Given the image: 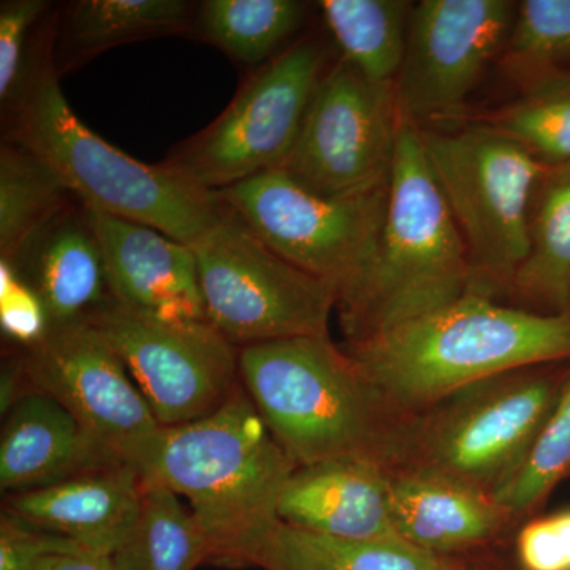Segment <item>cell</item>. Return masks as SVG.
Wrapping results in <instances>:
<instances>
[{
  "label": "cell",
  "instance_id": "cell-1",
  "mask_svg": "<svg viewBox=\"0 0 570 570\" xmlns=\"http://www.w3.org/2000/svg\"><path fill=\"white\" fill-rule=\"evenodd\" d=\"M142 485L189 501L209 564L247 568L276 527L277 502L295 463L281 449L245 387L219 411L160 426L129 461Z\"/></svg>",
  "mask_w": 570,
  "mask_h": 570
},
{
  "label": "cell",
  "instance_id": "cell-2",
  "mask_svg": "<svg viewBox=\"0 0 570 570\" xmlns=\"http://www.w3.org/2000/svg\"><path fill=\"white\" fill-rule=\"evenodd\" d=\"M344 348L390 406L414 417L469 385L570 358V309L538 313L469 292Z\"/></svg>",
  "mask_w": 570,
  "mask_h": 570
},
{
  "label": "cell",
  "instance_id": "cell-3",
  "mask_svg": "<svg viewBox=\"0 0 570 570\" xmlns=\"http://www.w3.org/2000/svg\"><path fill=\"white\" fill-rule=\"evenodd\" d=\"M239 376L295 466L362 460L393 471L409 419L330 335L239 348Z\"/></svg>",
  "mask_w": 570,
  "mask_h": 570
},
{
  "label": "cell",
  "instance_id": "cell-4",
  "mask_svg": "<svg viewBox=\"0 0 570 570\" xmlns=\"http://www.w3.org/2000/svg\"><path fill=\"white\" fill-rule=\"evenodd\" d=\"M55 24L45 37L31 78L9 111L11 140L39 156L80 204L148 225L194 247L212 232L227 205L165 165H148L102 140L75 115L59 85Z\"/></svg>",
  "mask_w": 570,
  "mask_h": 570
},
{
  "label": "cell",
  "instance_id": "cell-5",
  "mask_svg": "<svg viewBox=\"0 0 570 570\" xmlns=\"http://www.w3.org/2000/svg\"><path fill=\"white\" fill-rule=\"evenodd\" d=\"M472 291L468 247L431 171L417 127L401 122L376 250L337 298L347 344L362 343Z\"/></svg>",
  "mask_w": 570,
  "mask_h": 570
},
{
  "label": "cell",
  "instance_id": "cell-6",
  "mask_svg": "<svg viewBox=\"0 0 570 570\" xmlns=\"http://www.w3.org/2000/svg\"><path fill=\"white\" fill-rule=\"evenodd\" d=\"M423 153L459 225L474 294L510 288L528 255L535 193L549 168L491 126L417 127Z\"/></svg>",
  "mask_w": 570,
  "mask_h": 570
},
{
  "label": "cell",
  "instance_id": "cell-7",
  "mask_svg": "<svg viewBox=\"0 0 570 570\" xmlns=\"http://www.w3.org/2000/svg\"><path fill=\"white\" fill-rule=\"evenodd\" d=\"M566 377L542 366L487 379L409 419L396 469L497 494L530 455Z\"/></svg>",
  "mask_w": 570,
  "mask_h": 570
},
{
  "label": "cell",
  "instance_id": "cell-8",
  "mask_svg": "<svg viewBox=\"0 0 570 570\" xmlns=\"http://www.w3.org/2000/svg\"><path fill=\"white\" fill-rule=\"evenodd\" d=\"M326 70L321 41L307 36L288 45L250 71L227 108L163 165L206 190L281 170Z\"/></svg>",
  "mask_w": 570,
  "mask_h": 570
},
{
  "label": "cell",
  "instance_id": "cell-9",
  "mask_svg": "<svg viewBox=\"0 0 570 570\" xmlns=\"http://www.w3.org/2000/svg\"><path fill=\"white\" fill-rule=\"evenodd\" d=\"M193 249L206 317L234 346L328 335L335 288L273 253L230 209Z\"/></svg>",
  "mask_w": 570,
  "mask_h": 570
},
{
  "label": "cell",
  "instance_id": "cell-10",
  "mask_svg": "<svg viewBox=\"0 0 570 570\" xmlns=\"http://www.w3.org/2000/svg\"><path fill=\"white\" fill-rule=\"evenodd\" d=\"M214 193L273 253L332 285L337 298L370 264L389 202V187L360 197H322L283 170Z\"/></svg>",
  "mask_w": 570,
  "mask_h": 570
},
{
  "label": "cell",
  "instance_id": "cell-11",
  "mask_svg": "<svg viewBox=\"0 0 570 570\" xmlns=\"http://www.w3.org/2000/svg\"><path fill=\"white\" fill-rule=\"evenodd\" d=\"M401 122L395 82L367 80L340 58L322 78L281 170L322 197L377 193L389 187Z\"/></svg>",
  "mask_w": 570,
  "mask_h": 570
},
{
  "label": "cell",
  "instance_id": "cell-12",
  "mask_svg": "<svg viewBox=\"0 0 570 570\" xmlns=\"http://www.w3.org/2000/svg\"><path fill=\"white\" fill-rule=\"evenodd\" d=\"M160 426L208 417L242 387L239 348L209 322L163 321L111 302L89 318Z\"/></svg>",
  "mask_w": 570,
  "mask_h": 570
},
{
  "label": "cell",
  "instance_id": "cell-13",
  "mask_svg": "<svg viewBox=\"0 0 570 570\" xmlns=\"http://www.w3.org/2000/svg\"><path fill=\"white\" fill-rule=\"evenodd\" d=\"M517 3L422 0L395 80L401 119L415 127L461 110L508 43Z\"/></svg>",
  "mask_w": 570,
  "mask_h": 570
},
{
  "label": "cell",
  "instance_id": "cell-14",
  "mask_svg": "<svg viewBox=\"0 0 570 570\" xmlns=\"http://www.w3.org/2000/svg\"><path fill=\"white\" fill-rule=\"evenodd\" d=\"M18 348L32 390L56 397L124 463L159 430L121 358L88 322L52 328L37 346Z\"/></svg>",
  "mask_w": 570,
  "mask_h": 570
},
{
  "label": "cell",
  "instance_id": "cell-15",
  "mask_svg": "<svg viewBox=\"0 0 570 570\" xmlns=\"http://www.w3.org/2000/svg\"><path fill=\"white\" fill-rule=\"evenodd\" d=\"M85 209L116 303L163 321L208 322L193 247L148 225Z\"/></svg>",
  "mask_w": 570,
  "mask_h": 570
},
{
  "label": "cell",
  "instance_id": "cell-16",
  "mask_svg": "<svg viewBox=\"0 0 570 570\" xmlns=\"http://www.w3.org/2000/svg\"><path fill=\"white\" fill-rule=\"evenodd\" d=\"M142 491L140 475L124 463L45 489L7 494L2 515L111 557L140 515Z\"/></svg>",
  "mask_w": 570,
  "mask_h": 570
},
{
  "label": "cell",
  "instance_id": "cell-17",
  "mask_svg": "<svg viewBox=\"0 0 570 570\" xmlns=\"http://www.w3.org/2000/svg\"><path fill=\"white\" fill-rule=\"evenodd\" d=\"M277 517L299 530L351 540L401 539L392 519L390 471L371 461L326 460L288 475Z\"/></svg>",
  "mask_w": 570,
  "mask_h": 570
},
{
  "label": "cell",
  "instance_id": "cell-18",
  "mask_svg": "<svg viewBox=\"0 0 570 570\" xmlns=\"http://www.w3.org/2000/svg\"><path fill=\"white\" fill-rule=\"evenodd\" d=\"M3 417L0 438L3 493L45 489L86 472L124 464L69 409L47 393L33 390Z\"/></svg>",
  "mask_w": 570,
  "mask_h": 570
},
{
  "label": "cell",
  "instance_id": "cell-19",
  "mask_svg": "<svg viewBox=\"0 0 570 570\" xmlns=\"http://www.w3.org/2000/svg\"><path fill=\"white\" fill-rule=\"evenodd\" d=\"M9 264L40 296L51 330L85 324L115 302L102 247L78 200L37 232Z\"/></svg>",
  "mask_w": 570,
  "mask_h": 570
},
{
  "label": "cell",
  "instance_id": "cell-20",
  "mask_svg": "<svg viewBox=\"0 0 570 570\" xmlns=\"http://www.w3.org/2000/svg\"><path fill=\"white\" fill-rule=\"evenodd\" d=\"M390 504L397 535L438 557L489 542L515 519L493 494L409 469L390 471Z\"/></svg>",
  "mask_w": 570,
  "mask_h": 570
},
{
  "label": "cell",
  "instance_id": "cell-21",
  "mask_svg": "<svg viewBox=\"0 0 570 570\" xmlns=\"http://www.w3.org/2000/svg\"><path fill=\"white\" fill-rule=\"evenodd\" d=\"M195 11L186 0L71 2L55 28L56 69L61 75L121 45L193 32Z\"/></svg>",
  "mask_w": 570,
  "mask_h": 570
},
{
  "label": "cell",
  "instance_id": "cell-22",
  "mask_svg": "<svg viewBox=\"0 0 570 570\" xmlns=\"http://www.w3.org/2000/svg\"><path fill=\"white\" fill-rule=\"evenodd\" d=\"M509 291L538 313L570 309V165L549 168L539 184L530 247Z\"/></svg>",
  "mask_w": 570,
  "mask_h": 570
},
{
  "label": "cell",
  "instance_id": "cell-23",
  "mask_svg": "<svg viewBox=\"0 0 570 570\" xmlns=\"http://www.w3.org/2000/svg\"><path fill=\"white\" fill-rule=\"evenodd\" d=\"M264 570H456L444 558L403 539L332 538L277 521L255 554Z\"/></svg>",
  "mask_w": 570,
  "mask_h": 570
},
{
  "label": "cell",
  "instance_id": "cell-24",
  "mask_svg": "<svg viewBox=\"0 0 570 570\" xmlns=\"http://www.w3.org/2000/svg\"><path fill=\"white\" fill-rule=\"evenodd\" d=\"M341 59L363 77L392 85L406 51L415 3L407 0H322L317 3Z\"/></svg>",
  "mask_w": 570,
  "mask_h": 570
},
{
  "label": "cell",
  "instance_id": "cell-25",
  "mask_svg": "<svg viewBox=\"0 0 570 570\" xmlns=\"http://www.w3.org/2000/svg\"><path fill=\"white\" fill-rule=\"evenodd\" d=\"M307 7L298 0H205L193 31L245 66L272 61L302 28Z\"/></svg>",
  "mask_w": 570,
  "mask_h": 570
},
{
  "label": "cell",
  "instance_id": "cell-26",
  "mask_svg": "<svg viewBox=\"0 0 570 570\" xmlns=\"http://www.w3.org/2000/svg\"><path fill=\"white\" fill-rule=\"evenodd\" d=\"M140 515L112 551L116 570H195L209 562L204 532L174 491L142 485Z\"/></svg>",
  "mask_w": 570,
  "mask_h": 570
},
{
  "label": "cell",
  "instance_id": "cell-27",
  "mask_svg": "<svg viewBox=\"0 0 570 570\" xmlns=\"http://www.w3.org/2000/svg\"><path fill=\"white\" fill-rule=\"evenodd\" d=\"M75 200L39 156L7 138L0 148V258L13 261L37 232Z\"/></svg>",
  "mask_w": 570,
  "mask_h": 570
},
{
  "label": "cell",
  "instance_id": "cell-28",
  "mask_svg": "<svg viewBox=\"0 0 570 570\" xmlns=\"http://www.w3.org/2000/svg\"><path fill=\"white\" fill-rule=\"evenodd\" d=\"M494 127L547 168L570 165V69L528 81L519 99L493 116Z\"/></svg>",
  "mask_w": 570,
  "mask_h": 570
},
{
  "label": "cell",
  "instance_id": "cell-29",
  "mask_svg": "<svg viewBox=\"0 0 570 570\" xmlns=\"http://www.w3.org/2000/svg\"><path fill=\"white\" fill-rule=\"evenodd\" d=\"M505 69L524 81L551 71L569 70L570 0H523L504 51Z\"/></svg>",
  "mask_w": 570,
  "mask_h": 570
},
{
  "label": "cell",
  "instance_id": "cell-30",
  "mask_svg": "<svg viewBox=\"0 0 570 570\" xmlns=\"http://www.w3.org/2000/svg\"><path fill=\"white\" fill-rule=\"evenodd\" d=\"M570 475V374L520 471L494 494L513 517L538 509Z\"/></svg>",
  "mask_w": 570,
  "mask_h": 570
},
{
  "label": "cell",
  "instance_id": "cell-31",
  "mask_svg": "<svg viewBox=\"0 0 570 570\" xmlns=\"http://www.w3.org/2000/svg\"><path fill=\"white\" fill-rule=\"evenodd\" d=\"M50 10L51 3L47 0H3L0 3V102L3 111H9L20 99L31 78L48 32L41 33L39 39L33 33L43 28Z\"/></svg>",
  "mask_w": 570,
  "mask_h": 570
},
{
  "label": "cell",
  "instance_id": "cell-32",
  "mask_svg": "<svg viewBox=\"0 0 570 570\" xmlns=\"http://www.w3.org/2000/svg\"><path fill=\"white\" fill-rule=\"evenodd\" d=\"M0 328L14 347L37 346L51 332L50 316L14 266L0 261Z\"/></svg>",
  "mask_w": 570,
  "mask_h": 570
},
{
  "label": "cell",
  "instance_id": "cell-33",
  "mask_svg": "<svg viewBox=\"0 0 570 570\" xmlns=\"http://www.w3.org/2000/svg\"><path fill=\"white\" fill-rule=\"evenodd\" d=\"M524 570H570V509L530 521L517 538Z\"/></svg>",
  "mask_w": 570,
  "mask_h": 570
},
{
  "label": "cell",
  "instance_id": "cell-34",
  "mask_svg": "<svg viewBox=\"0 0 570 570\" xmlns=\"http://www.w3.org/2000/svg\"><path fill=\"white\" fill-rule=\"evenodd\" d=\"M61 538L29 530L18 521L0 519V570H31L41 551L50 549Z\"/></svg>",
  "mask_w": 570,
  "mask_h": 570
},
{
  "label": "cell",
  "instance_id": "cell-35",
  "mask_svg": "<svg viewBox=\"0 0 570 570\" xmlns=\"http://www.w3.org/2000/svg\"><path fill=\"white\" fill-rule=\"evenodd\" d=\"M31 570H116L111 557L92 553L70 540L59 539L41 551Z\"/></svg>",
  "mask_w": 570,
  "mask_h": 570
}]
</instances>
